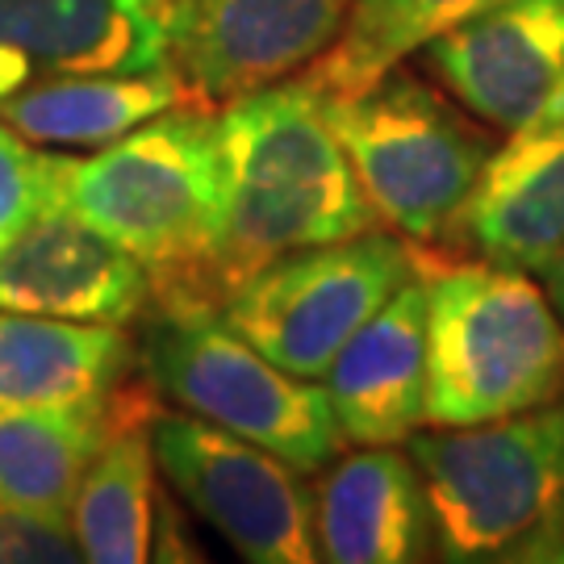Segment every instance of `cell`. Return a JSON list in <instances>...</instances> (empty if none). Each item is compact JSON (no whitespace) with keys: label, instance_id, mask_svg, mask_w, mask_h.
<instances>
[{"label":"cell","instance_id":"1","mask_svg":"<svg viewBox=\"0 0 564 564\" xmlns=\"http://www.w3.org/2000/svg\"><path fill=\"white\" fill-rule=\"evenodd\" d=\"M226 239L218 302L256 268L318 242L356 239L377 209L310 80H276L218 105Z\"/></svg>","mask_w":564,"mask_h":564},{"label":"cell","instance_id":"2","mask_svg":"<svg viewBox=\"0 0 564 564\" xmlns=\"http://www.w3.org/2000/svg\"><path fill=\"white\" fill-rule=\"evenodd\" d=\"M59 202L130 251L160 289L218 293L226 239L218 105L184 101L80 160L63 151Z\"/></svg>","mask_w":564,"mask_h":564},{"label":"cell","instance_id":"3","mask_svg":"<svg viewBox=\"0 0 564 564\" xmlns=\"http://www.w3.org/2000/svg\"><path fill=\"white\" fill-rule=\"evenodd\" d=\"M426 268V426H477L564 393V318L523 268Z\"/></svg>","mask_w":564,"mask_h":564},{"label":"cell","instance_id":"4","mask_svg":"<svg viewBox=\"0 0 564 564\" xmlns=\"http://www.w3.org/2000/svg\"><path fill=\"white\" fill-rule=\"evenodd\" d=\"M444 561H552L564 547V393L477 426L414 431Z\"/></svg>","mask_w":564,"mask_h":564},{"label":"cell","instance_id":"5","mask_svg":"<svg viewBox=\"0 0 564 564\" xmlns=\"http://www.w3.org/2000/svg\"><path fill=\"white\" fill-rule=\"evenodd\" d=\"M139 356L151 389L176 410L226 426L302 473L326 468L347 444L326 384L268 360L202 293L160 289Z\"/></svg>","mask_w":564,"mask_h":564},{"label":"cell","instance_id":"6","mask_svg":"<svg viewBox=\"0 0 564 564\" xmlns=\"http://www.w3.org/2000/svg\"><path fill=\"white\" fill-rule=\"evenodd\" d=\"M435 84L398 67L351 97L326 93V113L360 176L377 223L405 239L456 230L498 142Z\"/></svg>","mask_w":564,"mask_h":564},{"label":"cell","instance_id":"7","mask_svg":"<svg viewBox=\"0 0 564 564\" xmlns=\"http://www.w3.org/2000/svg\"><path fill=\"white\" fill-rule=\"evenodd\" d=\"M423 256L384 230L318 242L256 268L218 310L251 347L284 372L323 381L339 351L410 276Z\"/></svg>","mask_w":564,"mask_h":564},{"label":"cell","instance_id":"8","mask_svg":"<svg viewBox=\"0 0 564 564\" xmlns=\"http://www.w3.org/2000/svg\"><path fill=\"white\" fill-rule=\"evenodd\" d=\"M151 444L160 477L205 523L256 564H314V489L302 468L188 410H155Z\"/></svg>","mask_w":564,"mask_h":564},{"label":"cell","instance_id":"9","mask_svg":"<svg viewBox=\"0 0 564 564\" xmlns=\"http://www.w3.org/2000/svg\"><path fill=\"white\" fill-rule=\"evenodd\" d=\"M356 0H172V67L193 101L223 105L323 59Z\"/></svg>","mask_w":564,"mask_h":564},{"label":"cell","instance_id":"10","mask_svg":"<svg viewBox=\"0 0 564 564\" xmlns=\"http://www.w3.org/2000/svg\"><path fill=\"white\" fill-rule=\"evenodd\" d=\"M172 67V0H0V101L76 76Z\"/></svg>","mask_w":564,"mask_h":564},{"label":"cell","instance_id":"11","mask_svg":"<svg viewBox=\"0 0 564 564\" xmlns=\"http://www.w3.org/2000/svg\"><path fill=\"white\" fill-rule=\"evenodd\" d=\"M419 55L473 118L510 134L564 88V0H502Z\"/></svg>","mask_w":564,"mask_h":564},{"label":"cell","instance_id":"12","mask_svg":"<svg viewBox=\"0 0 564 564\" xmlns=\"http://www.w3.org/2000/svg\"><path fill=\"white\" fill-rule=\"evenodd\" d=\"M151 272L63 202L42 205L0 247V310L130 326L151 310Z\"/></svg>","mask_w":564,"mask_h":564},{"label":"cell","instance_id":"13","mask_svg":"<svg viewBox=\"0 0 564 564\" xmlns=\"http://www.w3.org/2000/svg\"><path fill=\"white\" fill-rule=\"evenodd\" d=\"M456 235L481 260L523 272H540L564 247V88L494 151Z\"/></svg>","mask_w":564,"mask_h":564},{"label":"cell","instance_id":"14","mask_svg":"<svg viewBox=\"0 0 564 564\" xmlns=\"http://www.w3.org/2000/svg\"><path fill=\"white\" fill-rule=\"evenodd\" d=\"M347 444H405L426 423V268L360 326L323 377Z\"/></svg>","mask_w":564,"mask_h":564},{"label":"cell","instance_id":"15","mask_svg":"<svg viewBox=\"0 0 564 564\" xmlns=\"http://www.w3.org/2000/svg\"><path fill=\"white\" fill-rule=\"evenodd\" d=\"M314 527L330 564H402L435 547L423 473L398 444L335 456L314 489Z\"/></svg>","mask_w":564,"mask_h":564},{"label":"cell","instance_id":"16","mask_svg":"<svg viewBox=\"0 0 564 564\" xmlns=\"http://www.w3.org/2000/svg\"><path fill=\"white\" fill-rule=\"evenodd\" d=\"M151 414L142 393H113V423L105 444L84 473L72 502V535L80 561L93 564H139L155 556V444Z\"/></svg>","mask_w":564,"mask_h":564},{"label":"cell","instance_id":"17","mask_svg":"<svg viewBox=\"0 0 564 564\" xmlns=\"http://www.w3.org/2000/svg\"><path fill=\"white\" fill-rule=\"evenodd\" d=\"M134 364L126 326L0 310V405H101Z\"/></svg>","mask_w":564,"mask_h":564},{"label":"cell","instance_id":"18","mask_svg":"<svg viewBox=\"0 0 564 564\" xmlns=\"http://www.w3.org/2000/svg\"><path fill=\"white\" fill-rule=\"evenodd\" d=\"M113 423L101 405H0V506L72 531V502Z\"/></svg>","mask_w":564,"mask_h":564},{"label":"cell","instance_id":"19","mask_svg":"<svg viewBox=\"0 0 564 564\" xmlns=\"http://www.w3.org/2000/svg\"><path fill=\"white\" fill-rule=\"evenodd\" d=\"M184 101H193V93L184 88L176 67L139 76H76L0 101V121L34 147L101 151Z\"/></svg>","mask_w":564,"mask_h":564},{"label":"cell","instance_id":"20","mask_svg":"<svg viewBox=\"0 0 564 564\" xmlns=\"http://www.w3.org/2000/svg\"><path fill=\"white\" fill-rule=\"evenodd\" d=\"M502 0H356L343 34L323 59L310 63L305 80L330 97H351L419 55L435 34L477 18Z\"/></svg>","mask_w":564,"mask_h":564},{"label":"cell","instance_id":"21","mask_svg":"<svg viewBox=\"0 0 564 564\" xmlns=\"http://www.w3.org/2000/svg\"><path fill=\"white\" fill-rule=\"evenodd\" d=\"M63 151H39L0 121V247L39 214L42 205L59 202Z\"/></svg>","mask_w":564,"mask_h":564},{"label":"cell","instance_id":"22","mask_svg":"<svg viewBox=\"0 0 564 564\" xmlns=\"http://www.w3.org/2000/svg\"><path fill=\"white\" fill-rule=\"evenodd\" d=\"M80 544L67 527L42 523L21 510L0 506V564H72Z\"/></svg>","mask_w":564,"mask_h":564},{"label":"cell","instance_id":"23","mask_svg":"<svg viewBox=\"0 0 564 564\" xmlns=\"http://www.w3.org/2000/svg\"><path fill=\"white\" fill-rule=\"evenodd\" d=\"M540 276H544V289L547 297H552V305H556V314L564 318V247L540 268Z\"/></svg>","mask_w":564,"mask_h":564},{"label":"cell","instance_id":"24","mask_svg":"<svg viewBox=\"0 0 564 564\" xmlns=\"http://www.w3.org/2000/svg\"><path fill=\"white\" fill-rule=\"evenodd\" d=\"M556 564H564V547H561V556H556Z\"/></svg>","mask_w":564,"mask_h":564}]
</instances>
